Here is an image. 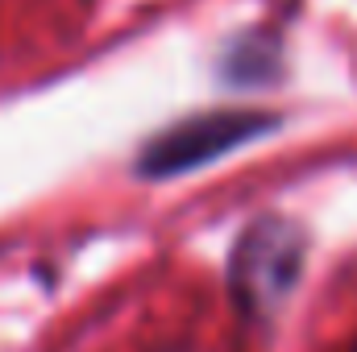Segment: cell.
<instances>
[{"label":"cell","mask_w":357,"mask_h":352,"mask_svg":"<svg viewBox=\"0 0 357 352\" xmlns=\"http://www.w3.org/2000/svg\"><path fill=\"white\" fill-rule=\"evenodd\" d=\"M299 253H303V241L291 224L266 220V224L250 228L233 257V290H237L241 307L245 311L274 307L299 273Z\"/></svg>","instance_id":"1"},{"label":"cell","mask_w":357,"mask_h":352,"mask_svg":"<svg viewBox=\"0 0 357 352\" xmlns=\"http://www.w3.org/2000/svg\"><path fill=\"white\" fill-rule=\"evenodd\" d=\"M349 352H357V344H354V349H349Z\"/></svg>","instance_id":"2"}]
</instances>
